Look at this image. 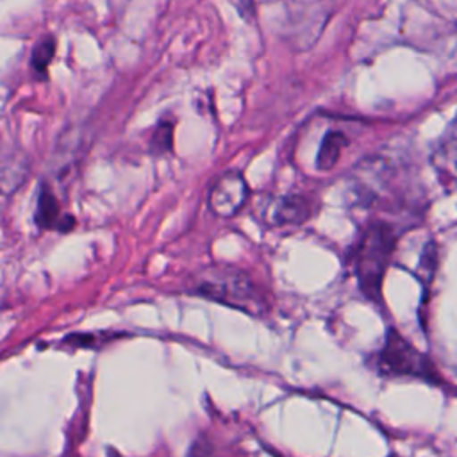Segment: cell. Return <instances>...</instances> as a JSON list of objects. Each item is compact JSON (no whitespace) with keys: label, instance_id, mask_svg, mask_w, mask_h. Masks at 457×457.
Listing matches in <instances>:
<instances>
[{"label":"cell","instance_id":"cell-8","mask_svg":"<svg viewBox=\"0 0 457 457\" xmlns=\"http://www.w3.org/2000/svg\"><path fill=\"white\" fill-rule=\"evenodd\" d=\"M173 129L175 120L173 118H162L157 121L155 130L150 137V152L154 155H162L171 152L173 148Z\"/></svg>","mask_w":457,"mask_h":457},{"label":"cell","instance_id":"cell-2","mask_svg":"<svg viewBox=\"0 0 457 457\" xmlns=\"http://www.w3.org/2000/svg\"><path fill=\"white\" fill-rule=\"evenodd\" d=\"M396 239V230L389 223L373 221L353 250V271L359 289L371 302H382V278L395 252Z\"/></svg>","mask_w":457,"mask_h":457},{"label":"cell","instance_id":"cell-5","mask_svg":"<svg viewBox=\"0 0 457 457\" xmlns=\"http://www.w3.org/2000/svg\"><path fill=\"white\" fill-rule=\"evenodd\" d=\"M34 223L37 225V228H43V230L55 228L59 232H68L75 227V218L71 214L61 212L59 202L46 182H43L37 191Z\"/></svg>","mask_w":457,"mask_h":457},{"label":"cell","instance_id":"cell-3","mask_svg":"<svg viewBox=\"0 0 457 457\" xmlns=\"http://www.w3.org/2000/svg\"><path fill=\"white\" fill-rule=\"evenodd\" d=\"M370 366L386 378H418L432 386H446L432 359L393 327L387 328L382 346L370 355Z\"/></svg>","mask_w":457,"mask_h":457},{"label":"cell","instance_id":"cell-11","mask_svg":"<svg viewBox=\"0 0 457 457\" xmlns=\"http://www.w3.org/2000/svg\"><path fill=\"white\" fill-rule=\"evenodd\" d=\"M389 457H398V455H389Z\"/></svg>","mask_w":457,"mask_h":457},{"label":"cell","instance_id":"cell-9","mask_svg":"<svg viewBox=\"0 0 457 457\" xmlns=\"http://www.w3.org/2000/svg\"><path fill=\"white\" fill-rule=\"evenodd\" d=\"M54 55H55V39L52 36H45L34 45L32 55H30V64L36 71L45 73L48 64L52 62Z\"/></svg>","mask_w":457,"mask_h":457},{"label":"cell","instance_id":"cell-7","mask_svg":"<svg viewBox=\"0 0 457 457\" xmlns=\"http://www.w3.org/2000/svg\"><path fill=\"white\" fill-rule=\"evenodd\" d=\"M348 145V137L345 132L341 130H327L321 143H320V148H318V154H316V168L320 171H328L332 170L339 157H341V152L343 148Z\"/></svg>","mask_w":457,"mask_h":457},{"label":"cell","instance_id":"cell-6","mask_svg":"<svg viewBox=\"0 0 457 457\" xmlns=\"http://www.w3.org/2000/svg\"><path fill=\"white\" fill-rule=\"evenodd\" d=\"M316 212L314 198L302 193H287L280 196L270 214L273 225H300Z\"/></svg>","mask_w":457,"mask_h":457},{"label":"cell","instance_id":"cell-10","mask_svg":"<svg viewBox=\"0 0 457 457\" xmlns=\"http://www.w3.org/2000/svg\"><path fill=\"white\" fill-rule=\"evenodd\" d=\"M107 334H71L64 337V343L80 348H96L102 345V337Z\"/></svg>","mask_w":457,"mask_h":457},{"label":"cell","instance_id":"cell-4","mask_svg":"<svg viewBox=\"0 0 457 457\" xmlns=\"http://www.w3.org/2000/svg\"><path fill=\"white\" fill-rule=\"evenodd\" d=\"M250 187L245 177L236 170H227L214 179L207 195V202L216 216L232 218L246 205Z\"/></svg>","mask_w":457,"mask_h":457},{"label":"cell","instance_id":"cell-1","mask_svg":"<svg viewBox=\"0 0 457 457\" xmlns=\"http://www.w3.org/2000/svg\"><path fill=\"white\" fill-rule=\"evenodd\" d=\"M189 291L211 302L261 316L268 311V302L252 278L234 266H209L193 278Z\"/></svg>","mask_w":457,"mask_h":457}]
</instances>
